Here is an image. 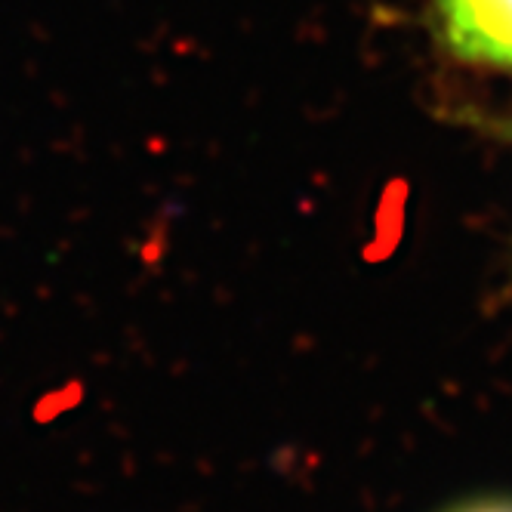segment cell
I'll return each mask as SVG.
<instances>
[{"label":"cell","instance_id":"obj_1","mask_svg":"<svg viewBox=\"0 0 512 512\" xmlns=\"http://www.w3.org/2000/svg\"><path fill=\"white\" fill-rule=\"evenodd\" d=\"M435 7L460 59L512 71V0H435Z\"/></svg>","mask_w":512,"mask_h":512},{"label":"cell","instance_id":"obj_2","mask_svg":"<svg viewBox=\"0 0 512 512\" xmlns=\"http://www.w3.org/2000/svg\"><path fill=\"white\" fill-rule=\"evenodd\" d=\"M448 512H512V500L506 497H491V500H472L463 506H454Z\"/></svg>","mask_w":512,"mask_h":512}]
</instances>
